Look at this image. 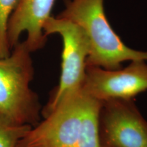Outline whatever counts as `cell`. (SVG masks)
Instances as JSON below:
<instances>
[{
    "label": "cell",
    "instance_id": "4",
    "mask_svg": "<svg viewBox=\"0 0 147 147\" xmlns=\"http://www.w3.org/2000/svg\"><path fill=\"white\" fill-rule=\"evenodd\" d=\"M47 37L57 34L62 39L61 68L59 84L55 88L42 114L45 116L73 93L80 89L85 77L89 53L87 37L81 27L65 18L51 16L44 24Z\"/></svg>",
    "mask_w": 147,
    "mask_h": 147
},
{
    "label": "cell",
    "instance_id": "7",
    "mask_svg": "<svg viewBox=\"0 0 147 147\" xmlns=\"http://www.w3.org/2000/svg\"><path fill=\"white\" fill-rule=\"evenodd\" d=\"M56 0H18L10 16L8 26V40L12 49L26 33L25 45L31 52L43 49L47 37L43 32L44 24L51 16Z\"/></svg>",
    "mask_w": 147,
    "mask_h": 147
},
{
    "label": "cell",
    "instance_id": "5",
    "mask_svg": "<svg viewBox=\"0 0 147 147\" xmlns=\"http://www.w3.org/2000/svg\"><path fill=\"white\" fill-rule=\"evenodd\" d=\"M99 132L102 147H147V121L132 100L103 102Z\"/></svg>",
    "mask_w": 147,
    "mask_h": 147
},
{
    "label": "cell",
    "instance_id": "8",
    "mask_svg": "<svg viewBox=\"0 0 147 147\" xmlns=\"http://www.w3.org/2000/svg\"><path fill=\"white\" fill-rule=\"evenodd\" d=\"M32 127L15 123L0 113V147H18Z\"/></svg>",
    "mask_w": 147,
    "mask_h": 147
},
{
    "label": "cell",
    "instance_id": "6",
    "mask_svg": "<svg viewBox=\"0 0 147 147\" xmlns=\"http://www.w3.org/2000/svg\"><path fill=\"white\" fill-rule=\"evenodd\" d=\"M82 89L101 102L132 100L147 91L146 61H133L127 67L116 70L87 65Z\"/></svg>",
    "mask_w": 147,
    "mask_h": 147
},
{
    "label": "cell",
    "instance_id": "1",
    "mask_svg": "<svg viewBox=\"0 0 147 147\" xmlns=\"http://www.w3.org/2000/svg\"><path fill=\"white\" fill-rule=\"evenodd\" d=\"M103 102L81 88L64 98L27 132L18 147H102L99 119Z\"/></svg>",
    "mask_w": 147,
    "mask_h": 147
},
{
    "label": "cell",
    "instance_id": "2",
    "mask_svg": "<svg viewBox=\"0 0 147 147\" xmlns=\"http://www.w3.org/2000/svg\"><path fill=\"white\" fill-rule=\"evenodd\" d=\"M104 3V0H64L65 8L57 15L76 23L85 33L89 45L87 65L116 70L127 61H147V51L127 47L113 30Z\"/></svg>",
    "mask_w": 147,
    "mask_h": 147
},
{
    "label": "cell",
    "instance_id": "9",
    "mask_svg": "<svg viewBox=\"0 0 147 147\" xmlns=\"http://www.w3.org/2000/svg\"><path fill=\"white\" fill-rule=\"evenodd\" d=\"M18 2V0H0V58L8 56L11 52L8 40V26Z\"/></svg>",
    "mask_w": 147,
    "mask_h": 147
},
{
    "label": "cell",
    "instance_id": "3",
    "mask_svg": "<svg viewBox=\"0 0 147 147\" xmlns=\"http://www.w3.org/2000/svg\"><path fill=\"white\" fill-rule=\"evenodd\" d=\"M32 53L19 41L8 56L0 58V113L15 123L34 127L40 122L41 106L30 87L34 76Z\"/></svg>",
    "mask_w": 147,
    "mask_h": 147
}]
</instances>
